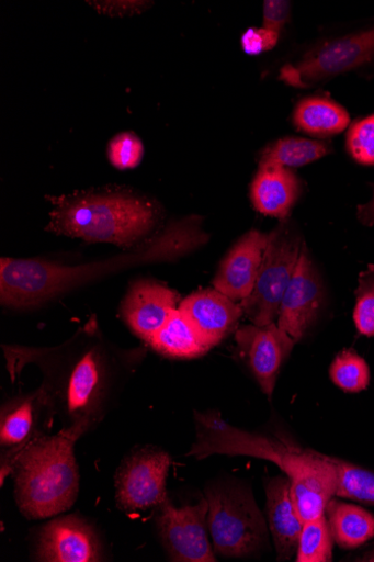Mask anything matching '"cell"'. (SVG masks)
<instances>
[{
	"label": "cell",
	"mask_w": 374,
	"mask_h": 562,
	"mask_svg": "<svg viewBox=\"0 0 374 562\" xmlns=\"http://www.w3.org/2000/svg\"><path fill=\"white\" fill-rule=\"evenodd\" d=\"M374 57V26L309 50L301 60L285 66L281 79L295 88H311L354 70Z\"/></svg>",
	"instance_id": "9"
},
{
	"label": "cell",
	"mask_w": 374,
	"mask_h": 562,
	"mask_svg": "<svg viewBox=\"0 0 374 562\" xmlns=\"http://www.w3.org/2000/svg\"><path fill=\"white\" fill-rule=\"evenodd\" d=\"M237 353L262 393L272 400L279 375L296 341L274 323L239 326L235 333Z\"/></svg>",
	"instance_id": "13"
},
{
	"label": "cell",
	"mask_w": 374,
	"mask_h": 562,
	"mask_svg": "<svg viewBox=\"0 0 374 562\" xmlns=\"http://www.w3.org/2000/svg\"><path fill=\"white\" fill-rule=\"evenodd\" d=\"M250 191L257 212L283 222L288 220L299 200L303 182L291 169L259 166Z\"/></svg>",
	"instance_id": "19"
},
{
	"label": "cell",
	"mask_w": 374,
	"mask_h": 562,
	"mask_svg": "<svg viewBox=\"0 0 374 562\" xmlns=\"http://www.w3.org/2000/svg\"><path fill=\"white\" fill-rule=\"evenodd\" d=\"M269 234L250 231L228 251L223 260L213 288L236 302L247 299L256 284Z\"/></svg>",
	"instance_id": "17"
},
{
	"label": "cell",
	"mask_w": 374,
	"mask_h": 562,
	"mask_svg": "<svg viewBox=\"0 0 374 562\" xmlns=\"http://www.w3.org/2000/svg\"><path fill=\"white\" fill-rule=\"evenodd\" d=\"M179 310L211 349L236 333L243 317L240 304L216 289L192 293Z\"/></svg>",
	"instance_id": "16"
},
{
	"label": "cell",
	"mask_w": 374,
	"mask_h": 562,
	"mask_svg": "<svg viewBox=\"0 0 374 562\" xmlns=\"http://www.w3.org/2000/svg\"><path fill=\"white\" fill-rule=\"evenodd\" d=\"M333 542L326 515L305 521L295 559L297 562H330L333 559Z\"/></svg>",
	"instance_id": "24"
},
{
	"label": "cell",
	"mask_w": 374,
	"mask_h": 562,
	"mask_svg": "<svg viewBox=\"0 0 374 562\" xmlns=\"http://www.w3.org/2000/svg\"><path fill=\"white\" fill-rule=\"evenodd\" d=\"M109 157L120 170L134 169L143 160L144 145L134 133H122L110 143Z\"/></svg>",
	"instance_id": "29"
},
{
	"label": "cell",
	"mask_w": 374,
	"mask_h": 562,
	"mask_svg": "<svg viewBox=\"0 0 374 562\" xmlns=\"http://www.w3.org/2000/svg\"><path fill=\"white\" fill-rule=\"evenodd\" d=\"M351 157L364 166H374V115L355 123L348 134Z\"/></svg>",
	"instance_id": "28"
},
{
	"label": "cell",
	"mask_w": 374,
	"mask_h": 562,
	"mask_svg": "<svg viewBox=\"0 0 374 562\" xmlns=\"http://www.w3.org/2000/svg\"><path fill=\"white\" fill-rule=\"evenodd\" d=\"M208 240L202 220L172 223L133 252L94 266L68 267L42 260L3 258L0 262V302L7 308L27 311L120 270L149 263L174 262Z\"/></svg>",
	"instance_id": "2"
},
{
	"label": "cell",
	"mask_w": 374,
	"mask_h": 562,
	"mask_svg": "<svg viewBox=\"0 0 374 562\" xmlns=\"http://www.w3.org/2000/svg\"><path fill=\"white\" fill-rule=\"evenodd\" d=\"M305 241L286 220L269 234L262 263L251 294L239 302L252 325L276 323L285 291L296 270Z\"/></svg>",
	"instance_id": "7"
},
{
	"label": "cell",
	"mask_w": 374,
	"mask_h": 562,
	"mask_svg": "<svg viewBox=\"0 0 374 562\" xmlns=\"http://www.w3.org/2000/svg\"><path fill=\"white\" fill-rule=\"evenodd\" d=\"M2 348L13 381L27 366L41 371V387L63 430L79 439L113 412L147 352L145 347L125 349L114 344L95 317L58 346Z\"/></svg>",
	"instance_id": "1"
},
{
	"label": "cell",
	"mask_w": 374,
	"mask_h": 562,
	"mask_svg": "<svg viewBox=\"0 0 374 562\" xmlns=\"http://www.w3.org/2000/svg\"><path fill=\"white\" fill-rule=\"evenodd\" d=\"M207 529L213 550L225 558H248L270 543V528L252 491L237 481L209 484Z\"/></svg>",
	"instance_id": "6"
},
{
	"label": "cell",
	"mask_w": 374,
	"mask_h": 562,
	"mask_svg": "<svg viewBox=\"0 0 374 562\" xmlns=\"http://www.w3.org/2000/svg\"><path fill=\"white\" fill-rule=\"evenodd\" d=\"M294 123L307 134L330 136L343 132L350 123V116L332 100L309 97L303 99L296 106Z\"/></svg>",
	"instance_id": "22"
},
{
	"label": "cell",
	"mask_w": 374,
	"mask_h": 562,
	"mask_svg": "<svg viewBox=\"0 0 374 562\" xmlns=\"http://www.w3.org/2000/svg\"><path fill=\"white\" fill-rule=\"evenodd\" d=\"M358 220L364 226H374V190L372 199L358 207Z\"/></svg>",
	"instance_id": "32"
},
{
	"label": "cell",
	"mask_w": 374,
	"mask_h": 562,
	"mask_svg": "<svg viewBox=\"0 0 374 562\" xmlns=\"http://www.w3.org/2000/svg\"><path fill=\"white\" fill-rule=\"evenodd\" d=\"M179 304L178 292L143 279L128 289L121 305V315L128 328L147 344L167 324Z\"/></svg>",
	"instance_id": "15"
},
{
	"label": "cell",
	"mask_w": 374,
	"mask_h": 562,
	"mask_svg": "<svg viewBox=\"0 0 374 562\" xmlns=\"http://www.w3.org/2000/svg\"><path fill=\"white\" fill-rule=\"evenodd\" d=\"M46 393L42 387L7 401L0 411V481L4 486L16 459L37 438L48 435L55 423Z\"/></svg>",
	"instance_id": "10"
},
{
	"label": "cell",
	"mask_w": 374,
	"mask_h": 562,
	"mask_svg": "<svg viewBox=\"0 0 374 562\" xmlns=\"http://www.w3.org/2000/svg\"><path fill=\"white\" fill-rule=\"evenodd\" d=\"M329 153V145L324 142L302 137H285L262 150L259 166L299 168L325 158Z\"/></svg>",
	"instance_id": "23"
},
{
	"label": "cell",
	"mask_w": 374,
	"mask_h": 562,
	"mask_svg": "<svg viewBox=\"0 0 374 562\" xmlns=\"http://www.w3.org/2000/svg\"><path fill=\"white\" fill-rule=\"evenodd\" d=\"M79 438L60 430L30 443L14 464V496L21 515L36 521L58 517L75 505L80 472L75 454Z\"/></svg>",
	"instance_id": "5"
},
{
	"label": "cell",
	"mask_w": 374,
	"mask_h": 562,
	"mask_svg": "<svg viewBox=\"0 0 374 562\" xmlns=\"http://www.w3.org/2000/svg\"><path fill=\"white\" fill-rule=\"evenodd\" d=\"M280 33L264 27L249 29L241 38V45L247 55L257 56L264 50H270L276 46Z\"/></svg>",
	"instance_id": "30"
},
{
	"label": "cell",
	"mask_w": 374,
	"mask_h": 562,
	"mask_svg": "<svg viewBox=\"0 0 374 562\" xmlns=\"http://www.w3.org/2000/svg\"><path fill=\"white\" fill-rule=\"evenodd\" d=\"M267 524L273 537L279 561L296 557L303 520L292 494L288 477L276 476L264 482Z\"/></svg>",
	"instance_id": "18"
},
{
	"label": "cell",
	"mask_w": 374,
	"mask_h": 562,
	"mask_svg": "<svg viewBox=\"0 0 374 562\" xmlns=\"http://www.w3.org/2000/svg\"><path fill=\"white\" fill-rule=\"evenodd\" d=\"M208 503L177 507L170 498L156 508L157 532L170 561L216 562L217 557L207 533Z\"/></svg>",
	"instance_id": "11"
},
{
	"label": "cell",
	"mask_w": 374,
	"mask_h": 562,
	"mask_svg": "<svg viewBox=\"0 0 374 562\" xmlns=\"http://www.w3.org/2000/svg\"><path fill=\"white\" fill-rule=\"evenodd\" d=\"M146 345L173 360L199 359L211 350L179 308Z\"/></svg>",
	"instance_id": "20"
},
{
	"label": "cell",
	"mask_w": 374,
	"mask_h": 562,
	"mask_svg": "<svg viewBox=\"0 0 374 562\" xmlns=\"http://www.w3.org/2000/svg\"><path fill=\"white\" fill-rule=\"evenodd\" d=\"M356 302L353 319L358 331L366 337L374 336V265L359 276L355 291Z\"/></svg>",
	"instance_id": "27"
},
{
	"label": "cell",
	"mask_w": 374,
	"mask_h": 562,
	"mask_svg": "<svg viewBox=\"0 0 374 562\" xmlns=\"http://www.w3.org/2000/svg\"><path fill=\"white\" fill-rule=\"evenodd\" d=\"M330 378L342 391L359 393L369 386L370 369L358 352L345 349L332 362Z\"/></svg>",
	"instance_id": "25"
},
{
	"label": "cell",
	"mask_w": 374,
	"mask_h": 562,
	"mask_svg": "<svg viewBox=\"0 0 374 562\" xmlns=\"http://www.w3.org/2000/svg\"><path fill=\"white\" fill-rule=\"evenodd\" d=\"M195 441L188 452L197 461L213 454L249 456L276 464L288 477L303 522L326 515L336 497V458L275 436L250 432L229 425L220 413L194 412Z\"/></svg>",
	"instance_id": "3"
},
{
	"label": "cell",
	"mask_w": 374,
	"mask_h": 562,
	"mask_svg": "<svg viewBox=\"0 0 374 562\" xmlns=\"http://www.w3.org/2000/svg\"><path fill=\"white\" fill-rule=\"evenodd\" d=\"M338 487L336 497L374 505V473L336 458Z\"/></svg>",
	"instance_id": "26"
},
{
	"label": "cell",
	"mask_w": 374,
	"mask_h": 562,
	"mask_svg": "<svg viewBox=\"0 0 374 562\" xmlns=\"http://www.w3.org/2000/svg\"><path fill=\"white\" fill-rule=\"evenodd\" d=\"M172 464L169 452L140 447L126 456L115 476V499L126 514L157 508L168 498L167 480Z\"/></svg>",
	"instance_id": "8"
},
{
	"label": "cell",
	"mask_w": 374,
	"mask_h": 562,
	"mask_svg": "<svg viewBox=\"0 0 374 562\" xmlns=\"http://www.w3.org/2000/svg\"><path fill=\"white\" fill-rule=\"evenodd\" d=\"M46 231L89 243L131 248L148 237L160 213L150 200L125 190L88 191L48 198Z\"/></svg>",
	"instance_id": "4"
},
{
	"label": "cell",
	"mask_w": 374,
	"mask_h": 562,
	"mask_svg": "<svg viewBox=\"0 0 374 562\" xmlns=\"http://www.w3.org/2000/svg\"><path fill=\"white\" fill-rule=\"evenodd\" d=\"M291 16V3L283 0H270L263 5V27L281 33Z\"/></svg>",
	"instance_id": "31"
},
{
	"label": "cell",
	"mask_w": 374,
	"mask_h": 562,
	"mask_svg": "<svg viewBox=\"0 0 374 562\" xmlns=\"http://www.w3.org/2000/svg\"><path fill=\"white\" fill-rule=\"evenodd\" d=\"M325 301L324 280L304 244L296 270L283 296L277 325L296 342L301 341L318 319Z\"/></svg>",
	"instance_id": "14"
},
{
	"label": "cell",
	"mask_w": 374,
	"mask_h": 562,
	"mask_svg": "<svg viewBox=\"0 0 374 562\" xmlns=\"http://www.w3.org/2000/svg\"><path fill=\"white\" fill-rule=\"evenodd\" d=\"M32 559L42 562H99L105 560V549L93 525L80 515H70L38 528Z\"/></svg>",
	"instance_id": "12"
},
{
	"label": "cell",
	"mask_w": 374,
	"mask_h": 562,
	"mask_svg": "<svg viewBox=\"0 0 374 562\" xmlns=\"http://www.w3.org/2000/svg\"><path fill=\"white\" fill-rule=\"evenodd\" d=\"M358 561H371V562H374V549L369 550L361 558H359Z\"/></svg>",
	"instance_id": "33"
},
{
	"label": "cell",
	"mask_w": 374,
	"mask_h": 562,
	"mask_svg": "<svg viewBox=\"0 0 374 562\" xmlns=\"http://www.w3.org/2000/svg\"><path fill=\"white\" fill-rule=\"evenodd\" d=\"M326 516L336 543L355 549L374 538V515L363 507L332 498Z\"/></svg>",
	"instance_id": "21"
}]
</instances>
